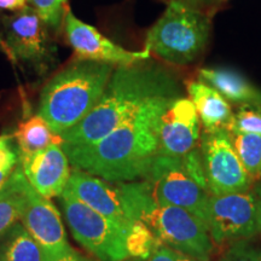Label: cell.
<instances>
[{
	"label": "cell",
	"mask_w": 261,
	"mask_h": 261,
	"mask_svg": "<svg viewBox=\"0 0 261 261\" xmlns=\"http://www.w3.org/2000/svg\"><path fill=\"white\" fill-rule=\"evenodd\" d=\"M151 99L109 135L89 145L63 144L74 168L109 181L145 179L159 151L160 121L174 98Z\"/></svg>",
	"instance_id": "obj_1"
},
{
	"label": "cell",
	"mask_w": 261,
	"mask_h": 261,
	"mask_svg": "<svg viewBox=\"0 0 261 261\" xmlns=\"http://www.w3.org/2000/svg\"><path fill=\"white\" fill-rule=\"evenodd\" d=\"M182 96L171 70L148 60L117 67L96 106L81 121L62 133L63 144L89 145L109 135L151 99Z\"/></svg>",
	"instance_id": "obj_2"
},
{
	"label": "cell",
	"mask_w": 261,
	"mask_h": 261,
	"mask_svg": "<svg viewBox=\"0 0 261 261\" xmlns=\"http://www.w3.org/2000/svg\"><path fill=\"white\" fill-rule=\"evenodd\" d=\"M115 70L112 64L75 60L47 81L39 115L57 135L77 125L96 106Z\"/></svg>",
	"instance_id": "obj_3"
},
{
	"label": "cell",
	"mask_w": 261,
	"mask_h": 261,
	"mask_svg": "<svg viewBox=\"0 0 261 261\" xmlns=\"http://www.w3.org/2000/svg\"><path fill=\"white\" fill-rule=\"evenodd\" d=\"M211 37V19L184 0H171L146 34L145 48L171 64L188 65L203 54Z\"/></svg>",
	"instance_id": "obj_4"
},
{
	"label": "cell",
	"mask_w": 261,
	"mask_h": 261,
	"mask_svg": "<svg viewBox=\"0 0 261 261\" xmlns=\"http://www.w3.org/2000/svg\"><path fill=\"white\" fill-rule=\"evenodd\" d=\"M65 189L123 232L139 220L142 211L152 198L146 180L109 181L76 168L71 169Z\"/></svg>",
	"instance_id": "obj_5"
},
{
	"label": "cell",
	"mask_w": 261,
	"mask_h": 261,
	"mask_svg": "<svg viewBox=\"0 0 261 261\" xmlns=\"http://www.w3.org/2000/svg\"><path fill=\"white\" fill-rule=\"evenodd\" d=\"M143 221L163 246L210 261L214 243L207 225L190 212L173 205L160 204L152 197L140 213Z\"/></svg>",
	"instance_id": "obj_6"
},
{
	"label": "cell",
	"mask_w": 261,
	"mask_h": 261,
	"mask_svg": "<svg viewBox=\"0 0 261 261\" xmlns=\"http://www.w3.org/2000/svg\"><path fill=\"white\" fill-rule=\"evenodd\" d=\"M65 220L77 243L99 261H122L128 257L125 234L102 214L77 200L67 189L60 196Z\"/></svg>",
	"instance_id": "obj_7"
},
{
	"label": "cell",
	"mask_w": 261,
	"mask_h": 261,
	"mask_svg": "<svg viewBox=\"0 0 261 261\" xmlns=\"http://www.w3.org/2000/svg\"><path fill=\"white\" fill-rule=\"evenodd\" d=\"M207 227L214 244L227 246L261 234V200L254 190L211 195Z\"/></svg>",
	"instance_id": "obj_8"
},
{
	"label": "cell",
	"mask_w": 261,
	"mask_h": 261,
	"mask_svg": "<svg viewBox=\"0 0 261 261\" xmlns=\"http://www.w3.org/2000/svg\"><path fill=\"white\" fill-rule=\"evenodd\" d=\"M0 46L12 61L31 65L40 74L48 70L56 58L48 27L29 6L3 18Z\"/></svg>",
	"instance_id": "obj_9"
},
{
	"label": "cell",
	"mask_w": 261,
	"mask_h": 261,
	"mask_svg": "<svg viewBox=\"0 0 261 261\" xmlns=\"http://www.w3.org/2000/svg\"><path fill=\"white\" fill-rule=\"evenodd\" d=\"M160 204L190 212L207 225L211 194L189 174L182 158L158 155L145 179Z\"/></svg>",
	"instance_id": "obj_10"
},
{
	"label": "cell",
	"mask_w": 261,
	"mask_h": 261,
	"mask_svg": "<svg viewBox=\"0 0 261 261\" xmlns=\"http://www.w3.org/2000/svg\"><path fill=\"white\" fill-rule=\"evenodd\" d=\"M198 150L211 195L234 194L252 189L254 181L236 154L227 129L203 130Z\"/></svg>",
	"instance_id": "obj_11"
},
{
	"label": "cell",
	"mask_w": 261,
	"mask_h": 261,
	"mask_svg": "<svg viewBox=\"0 0 261 261\" xmlns=\"http://www.w3.org/2000/svg\"><path fill=\"white\" fill-rule=\"evenodd\" d=\"M22 190L25 197L22 224L41 247L42 252L57 261L71 249L65 237L60 212L48 198L41 196L29 184L25 175L22 180Z\"/></svg>",
	"instance_id": "obj_12"
},
{
	"label": "cell",
	"mask_w": 261,
	"mask_h": 261,
	"mask_svg": "<svg viewBox=\"0 0 261 261\" xmlns=\"http://www.w3.org/2000/svg\"><path fill=\"white\" fill-rule=\"evenodd\" d=\"M63 28L65 41L73 48L77 60L102 62L116 68L150 60V52L146 48L143 51L126 50L100 34L92 25L75 17L69 8L65 12Z\"/></svg>",
	"instance_id": "obj_13"
},
{
	"label": "cell",
	"mask_w": 261,
	"mask_h": 261,
	"mask_svg": "<svg viewBox=\"0 0 261 261\" xmlns=\"http://www.w3.org/2000/svg\"><path fill=\"white\" fill-rule=\"evenodd\" d=\"M201 122L189 98H174L162 114L158 155L182 158L198 146Z\"/></svg>",
	"instance_id": "obj_14"
},
{
	"label": "cell",
	"mask_w": 261,
	"mask_h": 261,
	"mask_svg": "<svg viewBox=\"0 0 261 261\" xmlns=\"http://www.w3.org/2000/svg\"><path fill=\"white\" fill-rule=\"evenodd\" d=\"M19 162L29 184L50 200L60 197L70 177V162L62 145H51L28 155H19Z\"/></svg>",
	"instance_id": "obj_15"
},
{
	"label": "cell",
	"mask_w": 261,
	"mask_h": 261,
	"mask_svg": "<svg viewBox=\"0 0 261 261\" xmlns=\"http://www.w3.org/2000/svg\"><path fill=\"white\" fill-rule=\"evenodd\" d=\"M189 99L194 104L203 130L228 129L233 110L217 90L200 80L187 84Z\"/></svg>",
	"instance_id": "obj_16"
},
{
	"label": "cell",
	"mask_w": 261,
	"mask_h": 261,
	"mask_svg": "<svg viewBox=\"0 0 261 261\" xmlns=\"http://www.w3.org/2000/svg\"><path fill=\"white\" fill-rule=\"evenodd\" d=\"M198 80L210 85L234 106H261V89L231 68H203L198 71Z\"/></svg>",
	"instance_id": "obj_17"
},
{
	"label": "cell",
	"mask_w": 261,
	"mask_h": 261,
	"mask_svg": "<svg viewBox=\"0 0 261 261\" xmlns=\"http://www.w3.org/2000/svg\"><path fill=\"white\" fill-rule=\"evenodd\" d=\"M24 178L23 169L17 165L8 181L0 190V238H3L23 213L25 197L22 190V180Z\"/></svg>",
	"instance_id": "obj_18"
},
{
	"label": "cell",
	"mask_w": 261,
	"mask_h": 261,
	"mask_svg": "<svg viewBox=\"0 0 261 261\" xmlns=\"http://www.w3.org/2000/svg\"><path fill=\"white\" fill-rule=\"evenodd\" d=\"M19 155H28L51 145H63V139L55 133L40 115L28 117L18 125L15 133Z\"/></svg>",
	"instance_id": "obj_19"
},
{
	"label": "cell",
	"mask_w": 261,
	"mask_h": 261,
	"mask_svg": "<svg viewBox=\"0 0 261 261\" xmlns=\"http://www.w3.org/2000/svg\"><path fill=\"white\" fill-rule=\"evenodd\" d=\"M44 252L22 223L0 238V261H42Z\"/></svg>",
	"instance_id": "obj_20"
},
{
	"label": "cell",
	"mask_w": 261,
	"mask_h": 261,
	"mask_svg": "<svg viewBox=\"0 0 261 261\" xmlns=\"http://www.w3.org/2000/svg\"><path fill=\"white\" fill-rule=\"evenodd\" d=\"M236 154L253 181L261 180V136L230 132Z\"/></svg>",
	"instance_id": "obj_21"
},
{
	"label": "cell",
	"mask_w": 261,
	"mask_h": 261,
	"mask_svg": "<svg viewBox=\"0 0 261 261\" xmlns=\"http://www.w3.org/2000/svg\"><path fill=\"white\" fill-rule=\"evenodd\" d=\"M160 244L152 231L140 220L130 225L125 234V247L128 257L148 260Z\"/></svg>",
	"instance_id": "obj_22"
},
{
	"label": "cell",
	"mask_w": 261,
	"mask_h": 261,
	"mask_svg": "<svg viewBox=\"0 0 261 261\" xmlns=\"http://www.w3.org/2000/svg\"><path fill=\"white\" fill-rule=\"evenodd\" d=\"M227 130L261 136V106L256 104L238 106L233 112L232 122Z\"/></svg>",
	"instance_id": "obj_23"
},
{
	"label": "cell",
	"mask_w": 261,
	"mask_h": 261,
	"mask_svg": "<svg viewBox=\"0 0 261 261\" xmlns=\"http://www.w3.org/2000/svg\"><path fill=\"white\" fill-rule=\"evenodd\" d=\"M33 9L52 31L58 32L63 27L68 0H29Z\"/></svg>",
	"instance_id": "obj_24"
},
{
	"label": "cell",
	"mask_w": 261,
	"mask_h": 261,
	"mask_svg": "<svg viewBox=\"0 0 261 261\" xmlns=\"http://www.w3.org/2000/svg\"><path fill=\"white\" fill-rule=\"evenodd\" d=\"M253 240H240L227 244L218 261H261V246Z\"/></svg>",
	"instance_id": "obj_25"
},
{
	"label": "cell",
	"mask_w": 261,
	"mask_h": 261,
	"mask_svg": "<svg viewBox=\"0 0 261 261\" xmlns=\"http://www.w3.org/2000/svg\"><path fill=\"white\" fill-rule=\"evenodd\" d=\"M19 160L18 148L12 144L10 136H0V190L8 181L11 173L17 167Z\"/></svg>",
	"instance_id": "obj_26"
},
{
	"label": "cell",
	"mask_w": 261,
	"mask_h": 261,
	"mask_svg": "<svg viewBox=\"0 0 261 261\" xmlns=\"http://www.w3.org/2000/svg\"><path fill=\"white\" fill-rule=\"evenodd\" d=\"M145 261H201L198 259H195L188 254H184L181 252H178V250L172 249L167 246H163V244H160V246L156 248L155 252L150 255L148 260Z\"/></svg>",
	"instance_id": "obj_27"
},
{
	"label": "cell",
	"mask_w": 261,
	"mask_h": 261,
	"mask_svg": "<svg viewBox=\"0 0 261 261\" xmlns=\"http://www.w3.org/2000/svg\"><path fill=\"white\" fill-rule=\"evenodd\" d=\"M25 8V0H0V9L19 11Z\"/></svg>",
	"instance_id": "obj_28"
},
{
	"label": "cell",
	"mask_w": 261,
	"mask_h": 261,
	"mask_svg": "<svg viewBox=\"0 0 261 261\" xmlns=\"http://www.w3.org/2000/svg\"><path fill=\"white\" fill-rule=\"evenodd\" d=\"M57 261H96L93 259H90V257L83 255V254L75 252V250L71 248V249L65 254L64 256H62L61 259H58Z\"/></svg>",
	"instance_id": "obj_29"
},
{
	"label": "cell",
	"mask_w": 261,
	"mask_h": 261,
	"mask_svg": "<svg viewBox=\"0 0 261 261\" xmlns=\"http://www.w3.org/2000/svg\"><path fill=\"white\" fill-rule=\"evenodd\" d=\"M184 2H187L188 4L195 6V8H197V9H201L202 6L213 5L212 0H184Z\"/></svg>",
	"instance_id": "obj_30"
},
{
	"label": "cell",
	"mask_w": 261,
	"mask_h": 261,
	"mask_svg": "<svg viewBox=\"0 0 261 261\" xmlns=\"http://www.w3.org/2000/svg\"><path fill=\"white\" fill-rule=\"evenodd\" d=\"M253 190H254V192H255L257 196H259L260 200H261V180H259L255 185H254Z\"/></svg>",
	"instance_id": "obj_31"
},
{
	"label": "cell",
	"mask_w": 261,
	"mask_h": 261,
	"mask_svg": "<svg viewBox=\"0 0 261 261\" xmlns=\"http://www.w3.org/2000/svg\"><path fill=\"white\" fill-rule=\"evenodd\" d=\"M122 261H145V260H142V259H136V257H127V259L122 260Z\"/></svg>",
	"instance_id": "obj_32"
},
{
	"label": "cell",
	"mask_w": 261,
	"mask_h": 261,
	"mask_svg": "<svg viewBox=\"0 0 261 261\" xmlns=\"http://www.w3.org/2000/svg\"><path fill=\"white\" fill-rule=\"evenodd\" d=\"M42 261H54V260H52L50 256H47V255H46V254H45V253H44V260H42Z\"/></svg>",
	"instance_id": "obj_33"
},
{
	"label": "cell",
	"mask_w": 261,
	"mask_h": 261,
	"mask_svg": "<svg viewBox=\"0 0 261 261\" xmlns=\"http://www.w3.org/2000/svg\"><path fill=\"white\" fill-rule=\"evenodd\" d=\"M223 2H226V0H212L213 4H215V3H223Z\"/></svg>",
	"instance_id": "obj_34"
}]
</instances>
